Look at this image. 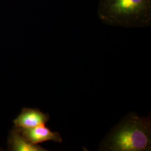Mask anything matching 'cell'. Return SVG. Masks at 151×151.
I'll use <instances>...</instances> for the list:
<instances>
[{
  "label": "cell",
  "mask_w": 151,
  "mask_h": 151,
  "mask_svg": "<svg viewBox=\"0 0 151 151\" xmlns=\"http://www.w3.org/2000/svg\"><path fill=\"white\" fill-rule=\"evenodd\" d=\"M151 149V116L141 117L130 113L110 131L99 150L148 151Z\"/></svg>",
  "instance_id": "cell-1"
},
{
  "label": "cell",
  "mask_w": 151,
  "mask_h": 151,
  "mask_svg": "<svg viewBox=\"0 0 151 151\" xmlns=\"http://www.w3.org/2000/svg\"><path fill=\"white\" fill-rule=\"evenodd\" d=\"M97 15L109 25L147 27L151 23V0H99Z\"/></svg>",
  "instance_id": "cell-2"
},
{
  "label": "cell",
  "mask_w": 151,
  "mask_h": 151,
  "mask_svg": "<svg viewBox=\"0 0 151 151\" xmlns=\"http://www.w3.org/2000/svg\"><path fill=\"white\" fill-rule=\"evenodd\" d=\"M15 128L27 140L34 145L50 140L58 143L62 142L60 133L52 132L45 127V124L31 128Z\"/></svg>",
  "instance_id": "cell-3"
},
{
  "label": "cell",
  "mask_w": 151,
  "mask_h": 151,
  "mask_svg": "<svg viewBox=\"0 0 151 151\" xmlns=\"http://www.w3.org/2000/svg\"><path fill=\"white\" fill-rule=\"evenodd\" d=\"M50 119L48 114H45L38 109L23 108L22 112L14 120L15 128H31L45 124Z\"/></svg>",
  "instance_id": "cell-4"
},
{
  "label": "cell",
  "mask_w": 151,
  "mask_h": 151,
  "mask_svg": "<svg viewBox=\"0 0 151 151\" xmlns=\"http://www.w3.org/2000/svg\"><path fill=\"white\" fill-rule=\"evenodd\" d=\"M7 145L8 149L10 151H47L38 145H34L29 142L15 128L12 130L10 133Z\"/></svg>",
  "instance_id": "cell-5"
}]
</instances>
